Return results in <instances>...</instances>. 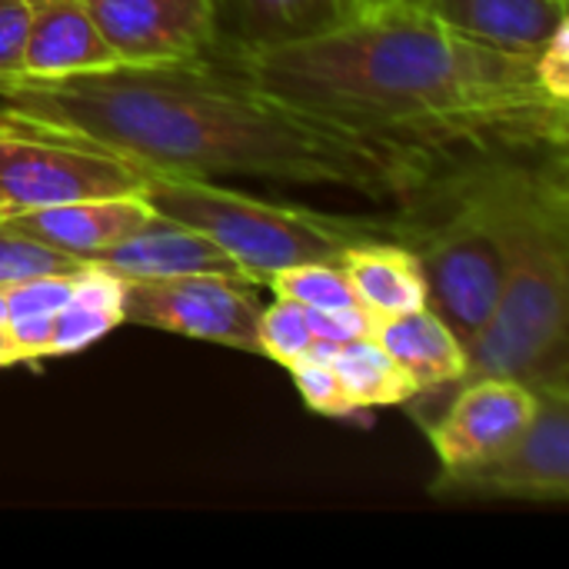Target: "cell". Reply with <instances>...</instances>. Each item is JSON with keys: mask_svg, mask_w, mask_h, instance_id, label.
<instances>
[{"mask_svg": "<svg viewBox=\"0 0 569 569\" xmlns=\"http://www.w3.org/2000/svg\"><path fill=\"white\" fill-rule=\"evenodd\" d=\"M0 113L100 147L153 173L260 177L410 200L447 157L320 120L213 57L0 80Z\"/></svg>", "mask_w": 569, "mask_h": 569, "instance_id": "obj_1", "label": "cell"}, {"mask_svg": "<svg viewBox=\"0 0 569 569\" xmlns=\"http://www.w3.org/2000/svg\"><path fill=\"white\" fill-rule=\"evenodd\" d=\"M210 57L320 120L423 153L569 140V103L543 93L533 53L477 43L413 0L353 10L307 40L217 43Z\"/></svg>", "mask_w": 569, "mask_h": 569, "instance_id": "obj_2", "label": "cell"}, {"mask_svg": "<svg viewBox=\"0 0 569 569\" xmlns=\"http://www.w3.org/2000/svg\"><path fill=\"white\" fill-rule=\"evenodd\" d=\"M500 253V300L467 347V373L530 390L569 383L567 147H483L440 160Z\"/></svg>", "mask_w": 569, "mask_h": 569, "instance_id": "obj_3", "label": "cell"}, {"mask_svg": "<svg viewBox=\"0 0 569 569\" xmlns=\"http://www.w3.org/2000/svg\"><path fill=\"white\" fill-rule=\"evenodd\" d=\"M143 197L157 213L213 240L253 283L300 263H337L347 247L387 237V220L263 200L200 177L143 170Z\"/></svg>", "mask_w": 569, "mask_h": 569, "instance_id": "obj_4", "label": "cell"}, {"mask_svg": "<svg viewBox=\"0 0 569 569\" xmlns=\"http://www.w3.org/2000/svg\"><path fill=\"white\" fill-rule=\"evenodd\" d=\"M387 220V237L410 247L427 277V307L463 347L490 323L500 300V253L470 203L450 187L440 163L427 183Z\"/></svg>", "mask_w": 569, "mask_h": 569, "instance_id": "obj_5", "label": "cell"}, {"mask_svg": "<svg viewBox=\"0 0 569 569\" xmlns=\"http://www.w3.org/2000/svg\"><path fill=\"white\" fill-rule=\"evenodd\" d=\"M143 193V167L0 113V213Z\"/></svg>", "mask_w": 569, "mask_h": 569, "instance_id": "obj_6", "label": "cell"}, {"mask_svg": "<svg viewBox=\"0 0 569 569\" xmlns=\"http://www.w3.org/2000/svg\"><path fill=\"white\" fill-rule=\"evenodd\" d=\"M253 280L193 273L167 280H123V323L207 340L260 357V297Z\"/></svg>", "mask_w": 569, "mask_h": 569, "instance_id": "obj_7", "label": "cell"}, {"mask_svg": "<svg viewBox=\"0 0 569 569\" xmlns=\"http://www.w3.org/2000/svg\"><path fill=\"white\" fill-rule=\"evenodd\" d=\"M527 430L487 467L433 480V493L563 503L569 497V383L540 387Z\"/></svg>", "mask_w": 569, "mask_h": 569, "instance_id": "obj_8", "label": "cell"}, {"mask_svg": "<svg viewBox=\"0 0 569 569\" xmlns=\"http://www.w3.org/2000/svg\"><path fill=\"white\" fill-rule=\"evenodd\" d=\"M533 410L537 393L507 377L457 387L440 410L423 420L427 440L440 460L437 480H453L497 460L527 430Z\"/></svg>", "mask_w": 569, "mask_h": 569, "instance_id": "obj_9", "label": "cell"}, {"mask_svg": "<svg viewBox=\"0 0 569 569\" xmlns=\"http://www.w3.org/2000/svg\"><path fill=\"white\" fill-rule=\"evenodd\" d=\"M120 63H193L217 50L210 0H83Z\"/></svg>", "mask_w": 569, "mask_h": 569, "instance_id": "obj_10", "label": "cell"}, {"mask_svg": "<svg viewBox=\"0 0 569 569\" xmlns=\"http://www.w3.org/2000/svg\"><path fill=\"white\" fill-rule=\"evenodd\" d=\"M153 217L157 210L143 193H120V197H93V200H73L57 207L0 213V223L80 263H90L110 247H117L120 240L143 230Z\"/></svg>", "mask_w": 569, "mask_h": 569, "instance_id": "obj_11", "label": "cell"}, {"mask_svg": "<svg viewBox=\"0 0 569 569\" xmlns=\"http://www.w3.org/2000/svg\"><path fill=\"white\" fill-rule=\"evenodd\" d=\"M120 67L83 0H27V43L20 77L57 80Z\"/></svg>", "mask_w": 569, "mask_h": 569, "instance_id": "obj_12", "label": "cell"}, {"mask_svg": "<svg viewBox=\"0 0 569 569\" xmlns=\"http://www.w3.org/2000/svg\"><path fill=\"white\" fill-rule=\"evenodd\" d=\"M90 263L120 280H167V277H193V273L250 280L237 267V260H230L213 240L163 213H157L143 230L120 240L117 247H110Z\"/></svg>", "mask_w": 569, "mask_h": 569, "instance_id": "obj_13", "label": "cell"}, {"mask_svg": "<svg viewBox=\"0 0 569 569\" xmlns=\"http://www.w3.org/2000/svg\"><path fill=\"white\" fill-rule=\"evenodd\" d=\"M370 333L413 380L417 400L443 403L460 387L467 373V347L430 307L377 320Z\"/></svg>", "mask_w": 569, "mask_h": 569, "instance_id": "obj_14", "label": "cell"}, {"mask_svg": "<svg viewBox=\"0 0 569 569\" xmlns=\"http://www.w3.org/2000/svg\"><path fill=\"white\" fill-rule=\"evenodd\" d=\"M450 30L513 53H537L567 20V0H417Z\"/></svg>", "mask_w": 569, "mask_h": 569, "instance_id": "obj_15", "label": "cell"}, {"mask_svg": "<svg viewBox=\"0 0 569 569\" xmlns=\"http://www.w3.org/2000/svg\"><path fill=\"white\" fill-rule=\"evenodd\" d=\"M340 270L347 273L357 303L367 317L387 320L427 307V277L410 247L393 237H367L340 253Z\"/></svg>", "mask_w": 569, "mask_h": 569, "instance_id": "obj_16", "label": "cell"}, {"mask_svg": "<svg viewBox=\"0 0 569 569\" xmlns=\"http://www.w3.org/2000/svg\"><path fill=\"white\" fill-rule=\"evenodd\" d=\"M220 47H270L317 37L347 17L343 0H210Z\"/></svg>", "mask_w": 569, "mask_h": 569, "instance_id": "obj_17", "label": "cell"}, {"mask_svg": "<svg viewBox=\"0 0 569 569\" xmlns=\"http://www.w3.org/2000/svg\"><path fill=\"white\" fill-rule=\"evenodd\" d=\"M123 323V280L87 263L67 303L53 313L47 357H73Z\"/></svg>", "mask_w": 569, "mask_h": 569, "instance_id": "obj_18", "label": "cell"}, {"mask_svg": "<svg viewBox=\"0 0 569 569\" xmlns=\"http://www.w3.org/2000/svg\"><path fill=\"white\" fill-rule=\"evenodd\" d=\"M330 363H333V370H337V377L343 383V393L350 397L353 410L400 407V403H413L417 400L413 380L373 340V333L357 337L350 343H340Z\"/></svg>", "mask_w": 569, "mask_h": 569, "instance_id": "obj_19", "label": "cell"}, {"mask_svg": "<svg viewBox=\"0 0 569 569\" xmlns=\"http://www.w3.org/2000/svg\"><path fill=\"white\" fill-rule=\"evenodd\" d=\"M260 287H270L273 297L293 300L307 310H347L360 307L357 293L340 270V263H300L270 273Z\"/></svg>", "mask_w": 569, "mask_h": 569, "instance_id": "obj_20", "label": "cell"}, {"mask_svg": "<svg viewBox=\"0 0 569 569\" xmlns=\"http://www.w3.org/2000/svg\"><path fill=\"white\" fill-rule=\"evenodd\" d=\"M257 340H260V357H267L280 367H293L297 360L307 357V350L313 343V327H310L307 307L277 297L270 307L260 310Z\"/></svg>", "mask_w": 569, "mask_h": 569, "instance_id": "obj_21", "label": "cell"}, {"mask_svg": "<svg viewBox=\"0 0 569 569\" xmlns=\"http://www.w3.org/2000/svg\"><path fill=\"white\" fill-rule=\"evenodd\" d=\"M87 263L40 243V240H30L17 230H7L0 223V290L20 283V280H30V277H43V273H70V270H80Z\"/></svg>", "mask_w": 569, "mask_h": 569, "instance_id": "obj_22", "label": "cell"}, {"mask_svg": "<svg viewBox=\"0 0 569 569\" xmlns=\"http://www.w3.org/2000/svg\"><path fill=\"white\" fill-rule=\"evenodd\" d=\"M287 370L293 377V387H297L300 400L313 413H323V417H350V413H357L350 397L343 393V383H340V377H337L330 360L303 357V360H297Z\"/></svg>", "mask_w": 569, "mask_h": 569, "instance_id": "obj_23", "label": "cell"}, {"mask_svg": "<svg viewBox=\"0 0 569 569\" xmlns=\"http://www.w3.org/2000/svg\"><path fill=\"white\" fill-rule=\"evenodd\" d=\"M533 70L547 97H553L557 103H569V17L533 53Z\"/></svg>", "mask_w": 569, "mask_h": 569, "instance_id": "obj_24", "label": "cell"}, {"mask_svg": "<svg viewBox=\"0 0 569 569\" xmlns=\"http://www.w3.org/2000/svg\"><path fill=\"white\" fill-rule=\"evenodd\" d=\"M27 43V0H0V80L20 77Z\"/></svg>", "mask_w": 569, "mask_h": 569, "instance_id": "obj_25", "label": "cell"}, {"mask_svg": "<svg viewBox=\"0 0 569 569\" xmlns=\"http://www.w3.org/2000/svg\"><path fill=\"white\" fill-rule=\"evenodd\" d=\"M310 313V327H313V340H327V343H350L357 337H367L373 330V320L367 317L363 307H347V310H307Z\"/></svg>", "mask_w": 569, "mask_h": 569, "instance_id": "obj_26", "label": "cell"}, {"mask_svg": "<svg viewBox=\"0 0 569 569\" xmlns=\"http://www.w3.org/2000/svg\"><path fill=\"white\" fill-rule=\"evenodd\" d=\"M13 363H17V353H13V343L7 333V320H0V370H7Z\"/></svg>", "mask_w": 569, "mask_h": 569, "instance_id": "obj_27", "label": "cell"}, {"mask_svg": "<svg viewBox=\"0 0 569 569\" xmlns=\"http://www.w3.org/2000/svg\"><path fill=\"white\" fill-rule=\"evenodd\" d=\"M347 3V17L353 13V10H363V7H377V3H387V0H343ZM417 3V0H413Z\"/></svg>", "mask_w": 569, "mask_h": 569, "instance_id": "obj_28", "label": "cell"}, {"mask_svg": "<svg viewBox=\"0 0 569 569\" xmlns=\"http://www.w3.org/2000/svg\"><path fill=\"white\" fill-rule=\"evenodd\" d=\"M567 3H569V0H567Z\"/></svg>", "mask_w": 569, "mask_h": 569, "instance_id": "obj_29", "label": "cell"}]
</instances>
